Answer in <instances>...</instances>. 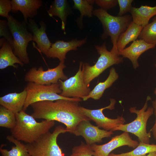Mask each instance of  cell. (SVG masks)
<instances>
[{
	"mask_svg": "<svg viewBox=\"0 0 156 156\" xmlns=\"http://www.w3.org/2000/svg\"><path fill=\"white\" fill-rule=\"evenodd\" d=\"M79 102L60 99L54 101H43L31 105L35 119L56 121L66 126L67 132L73 134L82 121L90 120L79 110Z\"/></svg>",
	"mask_w": 156,
	"mask_h": 156,
	"instance_id": "cell-1",
	"label": "cell"
},
{
	"mask_svg": "<svg viewBox=\"0 0 156 156\" xmlns=\"http://www.w3.org/2000/svg\"><path fill=\"white\" fill-rule=\"evenodd\" d=\"M16 122L10 129L11 135L16 139L27 144L36 141L49 132L55 125L54 121L46 120L37 122L31 115L22 110L16 114Z\"/></svg>",
	"mask_w": 156,
	"mask_h": 156,
	"instance_id": "cell-2",
	"label": "cell"
},
{
	"mask_svg": "<svg viewBox=\"0 0 156 156\" xmlns=\"http://www.w3.org/2000/svg\"><path fill=\"white\" fill-rule=\"evenodd\" d=\"M93 14L98 18L103 26L104 31L102 38L104 39L110 36L113 44L110 51L119 56L117 47V40L120 34L125 31L132 21L131 16L129 15L113 16L107 10L101 8L94 10Z\"/></svg>",
	"mask_w": 156,
	"mask_h": 156,
	"instance_id": "cell-3",
	"label": "cell"
},
{
	"mask_svg": "<svg viewBox=\"0 0 156 156\" xmlns=\"http://www.w3.org/2000/svg\"><path fill=\"white\" fill-rule=\"evenodd\" d=\"M151 99L150 96H147L144 105L140 109H137L135 107H130V112L137 115L135 119L129 123L119 125L114 131H120L131 133L138 137L139 142L150 144L151 133L150 132H147L146 125L148 119L154 113L153 107L148 108V102Z\"/></svg>",
	"mask_w": 156,
	"mask_h": 156,
	"instance_id": "cell-4",
	"label": "cell"
},
{
	"mask_svg": "<svg viewBox=\"0 0 156 156\" xmlns=\"http://www.w3.org/2000/svg\"><path fill=\"white\" fill-rule=\"evenodd\" d=\"M7 21L13 39V52L24 64H28L29 60L27 47L29 42L33 41V36L28 31L27 24L24 21H18L11 15Z\"/></svg>",
	"mask_w": 156,
	"mask_h": 156,
	"instance_id": "cell-5",
	"label": "cell"
},
{
	"mask_svg": "<svg viewBox=\"0 0 156 156\" xmlns=\"http://www.w3.org/2000/svg\"><path fill=\"white\" fill-rule=\"evenodd\" d=\"M27 95L23 110H26L32 104L43 101H54L63 99L80 102L81 98H66L60 94L62 92L60 85L58 83L50 85H38L32 82H28L25 88Z\"/></svg>",
	"mask_w": 156,
	"mask_h": 156,
	"instance_id": "cell-6",
	"label": "cell"
},
{
	"mask_svg": "<svg viewBox=\"0 0 156 156\" xmlns=\"http://www.w3.org/2000/svg\"><path fill=\"white\" fill-rule=\"evenodd\" d=\"M95 48L100 55L96 62L92 66L88 63H83L82 67L84 81L89 86L92 81L108 68L123 61L122 57H119L107 50L105 42L101 46H95Z\"/></svg>",
	"mask_w": 156,
	"mask_h": 156,
	"instance_id": "cell-7",
	"label": "cell"
},
{
	"mask_svg": "<svg viewBox=\"0 0 156 156\" xmlns=\"http://www.w3.org/2000/svg\"><path fill=\"white\" fill-rule=\"evenodd\" d=\"M67 132L66 128L59 125L56 127L52 133L44 134L34 142L26 144L31 156H63L57 139L60 134Z\"/></svg>",
	"mask_w": 156,
	"mask_h": 156,
	"instance_id": "cell-8",
	"label": "cell"
},
{
	"mask_svg": "<svg viewBox=\"0 0 156 156\" xmlns=\"http://www.w3.org/2000/svg\"><path fill=\"white\" fill-rule=\"evenodd\" d=\"M66 67L63 62H60L56 67L46 70H44L42 66L38 68L33 67L26 73L24 79L26 81L40 85L58 83L60 80H65L68 79L63 72Z\"/></svg>",
	"mask_w": 156,
	"mask_h": 156,
	"instance_id": "cell-9",
	"label": "cell"
},
{
	"mask_svg": "<svg viewBox=\"0 0 156 156\" xmlns=\"http://www.w3.org/2000/svg\"><path fill=\"white\" fill-rule=\"evenodd\" d=\"M83 63L82 62H80L78 70L74 76L64 81H59L62 90L60 95L66 98L82 99L89 95L91 90L89 86L84 81Z\"/></svg>",
	"mask_w": 156,
	"mask_h": 156,
	"instance_id": "cell-10",
	"label": "cell"
},
{
	"mask_svg": "<svg viewBox=\"0 0 156 156\" xmlns=\"http://www.w3.org/2000/svg\"><path fill=\"white\" fill-rule=\"evenodd\" d=\"M110 103L108 106L100 109H90L79 106V110L83 115L94 121L99 128L114 131V129L120 125L124 124L126 120L122 116H118L115 119L109 118L105 116L103 111L105 109L112 110L114 109L116 100L110 99Z\"/></svg>",
	"mask_w": 156,
	"mask_h": 156,
	"instance_id": "cell-11",
	"label": "cell"
},
{
	"mask_svg": "<svg viewBox=\"0 0 156 156\" xmlns=\"http://www.w3.org/2000/svg\"><path fill=\"white\" fill-rule=\"evenodd\" d=\"M113 131L100 129L90 122L89 120L82 121L78 125L73 134L77 136H81L86 144L91 146L96 143H100L104 138L110 137Z\"/></svg>",
	"mask_w": 156,
	"mask_h": 156,
	"instance_id": "cell-12",
	"label": "cell"
},
{
	"mask_svg": "<svg viewBox=\"0 0 156 156\" xmlns=\"http://www.w3.org/2000/svg\"><path fill=\"white\" fill-rule=\"evenodd\" d=\"M139 142L132 139L129 133L124 132L121 134L113 137L108 142L101 145L94 144L91 145L94 151V156H108L115 149L123 146H127L133 148Z\"/></svg>",
	"mask_w": 156,
	"mask_h": 156,
	"instance_id": "cell-13",
	"label": "cell"
},
{
	"mask_svg": "<svg viewBox=\"0 0 156 156\" xmlns=\"http://www.w3.org/2000/svg\"><path fill=\"white\" fill-rule=\"evenodd\" d=\"M86 38L82 40L73 39L68 42L58 40L52 43L46 55L48 58H57L60 62H64L67 53L71 50H76L86 41Z\"/></svg>",
	"mask_w": 156,
	"mask_h": 156,
	"instance_id": "cell-14",
	"label": "cell"
},
{
	"mask_svg": "<svg viewBox=\"0 0 156 156\" xmlns=\"http://www.w3.org/2000/svg\"><path fill=\"white\" fill-rule=\"evenodd\" d=\"M27 24L29 29L33 34V41L35 42L40 51L45 55L51 47L52 43L48 37L46 31V25L42 21L39 22V28L36 21L32 18H28Z\"/></svg>",
	"mask_w": 156,
	"mask_h": 156,
	"instance_id": "cell-15",
	"label": "cell"
},
{
	"mask_svg": "<svg viewBox=\"0 0 156 156\" xmlns=\"http://www.w3.org/2000/svg\"><path fill=\"white\" fill-rule=\"evenodd\" d=\"M155 45L147 43L141 39L135 40L129 47L119 53V55L129 59L132 63L134 69L139 66L138 59L146 51L155 48Z\"/></svg>",
	"mask_w": 156,
	"mask_h": 156,
	"instance_id": "cell-16",
	"label": "cell"
},
{
	"mask_svg": "<svg viewBox=\"0 0 156 156\" xmlns=\"http://www.w3.org/2000/svg\"><path fill=\"white\" fill-rule=\"evenodd\" d=\"M12 12L16 13L20 11L23 14L24 21L28 24L27 19L35 17L38 10L42 5L41 0H12Z\"/></svg>",
	"mask_w": 156,
	"mask_h": 156,
	"instance_id": "cell-17",
	"label": "cell"
},
{
	"mask_svg": "<svg viewBox=\"0 0 156 156\" xmlns=\"http://www.w3.org/2000/svg\"><path fill=\"white\" fill-rule=\"evenodd\" d=\"M27 95L25 88L20 93L8 94L0 97V104L16 114L23 109Z\"/></svg>",
	"mask_w": 156,
	"mask_h": 156,
	"instance_id": "cell-18",
	"label": "cell"
},
{
	"mask_svg": "<svg viewBox=\"0 0 156 156\" xmlns=\"http://www.w3.org/2000/svg\"><path fill=\"white\" fill-rule=\"evenodd\" d=\"M0 47V69H3L9 66L17 68V65H15L16 64L22 66H23L24 64L14 54L12 46L7 40Z\"/></svg>",
	"mask_w": 156,
	"mask_h": 156,
	"instance_id": "cell-19",
	"label": "cell"
},
{
	"mask_svg": "<svg viewBox=\"0 0 156 156\" xmlns=\"http://www.w3.org/2000/svg\"><path fill=\"white\" fill-rule=\"evenodd\" d=\"M129 12L133 22L144 27L149 23L152 17L156 15V6L142 5L138 8L132 7Z\"/></svg>",
	"mask_w": 156,
	"mask_h": 156,
	"instance_id": "cell-20",
	"label": "cell"
},
{
	"mask_svg": "<svg viewBox=\"0 0 156 156\" xmlns=\"http://www.w3.org/2000/svg\"><path fill=\"white\" fill-rule=\"evenodd\" d=\"M118 77L115 69L114 67L112 68L107 79L104 81L100 82L96 85L88 96L82 98L83 100L86 101L90 98L95 100L99 99L102 96L105 90L110 87Z\"/></svg>",
	"mask_w": 156,
	"mask_h": 156,
	"instance_id": "cell-21",
	"label": "cell"
},
{
	"mask_svg": "<svg viewBox=\"0 0 156 156\" xmlns=\"http://www.w3.org/2000/svg\"><path fill=\"white\" fill-rule=\"evenodd\" d=\"M143 27L133 21L131 23L125 31L120 34L117 40V47L119 54L129 42L136 40Z\"/></svg>",
	"mask_w": 156,
	"mask_h": 156,
	"instance_id": "cell-22",
	"label": "cell"
},
{
	"mask_svg": "<svg viewBox=\"0 0 156 156\" xmlns=\"http://www.w3.org/2000/svg\"><path fill=\"white\" fill-rule=\"evenodd\" d=\"M68 6L67 0H55L52 3L47 12L51 17L57 16L61 21V28L66 34L65 27L66 18L69 14Z\"/></svg>",
	"mask_w": 156,
	"mask_h": 156,
	"instance_id": "cell-23",
	"label": "cell"
},
{
	"mask_svg": "<svg viewBox=\"0 0 156 156\" xmlns=\"http://www.w3.org/2000/svg\"><path fill=\"white\" fill-rule=\"evenodd\" d=\"M6 139L14 143L15 146L10 150L3 148L1 145L0 152L2 156H31L29 153L26 144L15 138L12 135L6 136Z\"/></svg>",
	"mask_w": 156,
	"mask_h": 156,
	"instance_id": "cell-24",
	"label": "cell"
},
{
	"mask_svg": "<svg viewBox=\"0 0 156 156\" xmlns=\"http://www.w3.org/2000/svg\"><path fill=\"white\" fill-rule=\"evenodd\" d=\"M156 151V144L139 142L138 145L129 152L120 154L110 153L108 156H146L149 153Z\"/></svg>",
	"mask_w": 156,
	"mask_h": 156,
	"instance_id": "cell-25",
	"label": "cell"
},
{
	"mask_svg": "<svg viewBox=\"0 0 156 156\" xmlns=\"http://www.w3.org/2000/svg\"><path fill=\"white\" fill-rule=\"evenodd\" d=\"M73 8L78 10L80 12L81 16L79 22L80 25H82L84 16L89 18L92 16L94 10L93 5L95 2V0H73Z\"/></svg>",
	"mask_w": 156,
	"mask_h": 156,
	"instance_id": "cell-26",
	"label": "cell"
},
{
	"mask_svg": "<svg viewBox=\"0 0 156 156\" xmlns=\"http://www.w3.org/2000/svg\"><path fill=\"white\" fill-rule=\"evenodd\" d=\"M138 37L148 43L156 46V15L151 23L143 27Z\"/></svg>",
	"mask_w": 156,
	"mask_h": 156,
	"instance_id": "cell-27",
	"label": "cell"
},
{
	"mask_svg": "<svg viewBox=\"0 0 156 156\" xmlns=\"http://www.w3.org/2000/svg\"><path fill=\"white\" fill-rule=\"evenodd\" d=\"M16 122V114L1 105L0 107V126L12 129Z\"/></svg>",
	"mask_w": 156,
	"mask_h": 156,
	"instance_id": "cell-28",
	"label": "cell"
},
{
	"mask_svg": "<svg viewBox=\"0 0 156 156\" xmlns=\"http://www.w3.org/2000/svg\"><path fill=\"white\" fill-rule=\"evenodd\" d=\"M94 153L91 146L81 142L79 145L73 148L69 156H94Z\"/></svg>",
	"mask_w": 156,
	"mask_h": 156,
	"instance_id": "cell-29",
	"label": "cell"
},
{
	"mask_svg": "<svg viewBox=\"0 0 156 156\" xmlns=\"http://www.w3.org/2000/svg\"><path fill=\"white\" fill-rule=\"evenodd\" d=\"M2 36L8 42L12 47L13 39L9 28L8 21L0 20V36Z\"/></svg>",
	"mask_w": 156,
	"mask_h": 156,
	"instance_id": "cell-30",
	"label": "cell"
},
{
	"mask_svg": "<svg viewBox=\"0 0 156 156\" xmlns=\"http://www.w3.org/2000/svg\"><path fill=\"white\" fill-rule=\"evenodd\" d=\"M12 5L10 0H0V16L8 18L10 15L9 13L12 11Z\"/></svg>",
	"mask_w": 156,
	"mask_h": 156,
	"instance_id": "cell-31",
	"label": "cell"
},
{
	"mask_svg": "<svg viewBox=\"0 0 156 156\" xmlns=\"http://www.w3.org/2000/svg\"><path fill=\"white\" fill-rule=\"evenodd\" d=\"M133 0H118L119 7V11L118 16H122L128 12H130L132 6Z\"/></svg>",
	"mask_w": 156,
	"mask_h": 156,
	"instance_id": "cell-32",
	"label": "cell"
},
{
	"mask_svg": "<svg viewBox=\"0 0 156 156\" xmlns=\"http://www.w3.org/2000/svg\"><path fill=\"white\" fill-rule=\"evenodd\" d=\"M95 2L101 8L107 10L116 6L118 0H96Z\"/></svg>",
	"mask_w": 156,
	"mask_h": 156,
	"instance_id": "cell-33",
	"label": "cell"
},
{
	"mask_svg": "<svg viewBox=\"0 0 156 156\" xmlns=\"http://www.w3.org/2000/svg\"><path fill=\"white\" fill-rule=\"evenodd\" d=\"M154 93L156 96V88L154 91ZM152 104L153 105V107L154 109V113L155 117L154 125L151 128H153L156 126V98L155 100L152 102Z\"/></svg>",
	"mask_w": 156,
	"mask_h": 156,
	"instance_id": "cell-34",
	"label": "cell"
},
{
	"mask_svg": "<svg viewBox=\"0 0 156 156\" xmlns=\"http://www.w3.org/2000/svg\"><path fill=\"white\" fill-rule=\"evenodd\" d=\"M150 132H152L154 138L156 141V126L154 128H151Z\"/></svg>",
	"mask_w": 156,
	"mask_h": 156,
	"instance_id": "cell-35",
	"label": "cell"
},
{
	"mask_svg": "<svg viewBox=\"0 0 156 156\" xmlns=\"http://www.w3.org/2000/svg\"><path fill=\"white\" fill-rule=\"evenodd\" d=\"M146 156H156V151L150 153Z\"/></svg>",
	"mask_w": 156,
	"mask_h": 156,
	"instance_id": "cell-36",
	"label": "cell"
},
{
	"mask_svg": "<svg viewBox=\"0 0 156 156\" xmlns=\"http://www.w3.org/2000/svg\"><path fill=\"white\" fill-rule=\"evenodd\" d=\"M155 60H156V63H155V67L156 68V59H155Z\"/></svg>",
	"mask_w": 156,
	"mask_h": 156,
	"instance_id": "cell-37",
	"label": "cell"
}]
</instances>
